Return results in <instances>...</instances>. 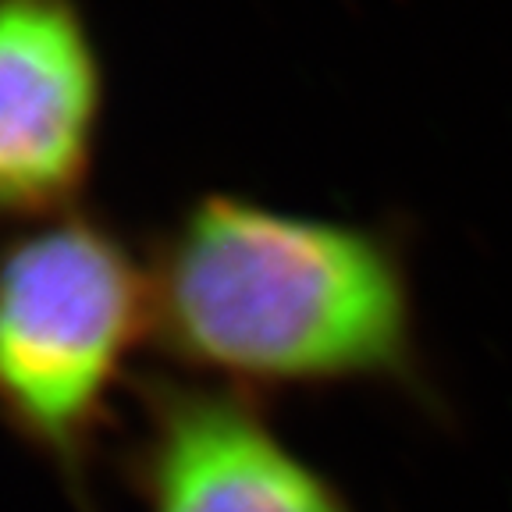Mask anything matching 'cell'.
<instances>
[{
    "label": "cell",
    "instance_id": "1",
    "mask_svg": "<svg viewBox=\"0 0 512 512\" xmlns=\"http://www.w3.org/2000/svg\"><path fill=\"white\" fill-rule=\"evenodd\" d=\"M150 338L175 374L264 399L381 388L448 416L392 224L207 189L150 242Z\"/></svg>",
    "mask_w": 512,
    "mask_h": 512
},
{
    "label": "cell",
    "instance_id": "2",
    "mask_svg": "<svg viewBox=\"0 0 512 512\" xmlns=\"http://www.w3.org/2000/svg\"><path fill=\"white\" fill-rule=\"evenodd\" d=\"M143 338L150 271L111 217L79 207L0 232V427L72 512H100L96 463Z\"/></svg>",
    "mask_w": 512,
    "mask_h": 512
},
{
    "label": "cell",
    "instance_id": "3",
    "mask_svg": "<svg viewBox=\"0 0 512 512\" xmlns=\"http://www.w3.org/2000/svg\"><path fill=\"white\" fill-rule=\"evenodd\" d=\"M118 473L139 512H360L264 399L153 370L132 381Z\"/></svg>",
    "mask_w": 512,
    "mask_h": 512
},
{
    "label": "cell",
    "instance_id": "4",
    "mask_svg": "<svg viewBox=\"0 0 512 512\" xmlns=\"http://www.w3.org/2000/svg\"><path fill=\"white\" fill-rule=\"evenodd\" d=\"M104 104L79 0H0V232L82 207Z\"/></svg>",
    "mask_w": 512,
    "mask_h": 512
}]
</instances>
